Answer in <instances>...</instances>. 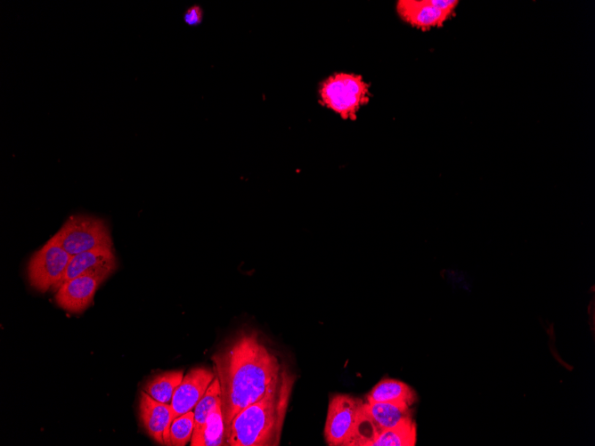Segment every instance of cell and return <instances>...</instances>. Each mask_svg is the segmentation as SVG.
I'll return each mask as SVG.
<instances>
[{"mask_svg":"<svg viewBox=\"0 0 595 446\" xmlns=\"http://www.w3.org/2000/svg\"><path fill=\"white\" fill-rule=\"evenodd\" d=\"M459 1L399 0L396 12L411 26L422 31L441 27L454 15Z\"/></svg>","mask_w":595,"mask_h":446,"instance_id":"7","label":"cell"},{"mask_svg":"<svg viewBox=\"0 0 595 446\" xmlns=\"http://www.w3.org/2000/svg\"><path fill=\"white\" fill-rule=\"evenodd\" d=\"M320 102L344 119H355L370 99L369 85L360 75L336 73L321 83Z\"/></svg>","mask_w":595,"mask_h":446,"instance_id":"3","label":"cell"},{"mask_svg":"<svg viewBox=\"0 0 595 446\" xmlns=\"http://www.w3.org/2000/svg\"><path fill=\"white\" fill-rule=\"evenodd\" d=\"M295 380L296 375L282 365L266 393L241 410L224 430L225 445H279Z\"/></svg>","mask_w":595,"mask_h":446,"instance_id":"2","label":"cell"},{"mask_svg":"<svg viewBox=\"0 0 595 446\" xmlns=\"http://www.w3.org/2000/svg\"><path fill=\"white\" fill-rule=\"evenodd\" d=\"M139 416L149 436L165 445L171 424L170 403L158 401L143 391L139 400Z\"/></svg>","mask_w":595,"mask_h":446,"instance_id":"11","label":"cell"},{"mask_svg":"<svg viewBox=\"0 0 595 446\" xmlns=\"http://www.w3.org/2000/svg\"><path fill=\"white\" fill-rule=\"evenodd\" d=\"M221 399V390L219 381L216 377L213 379L208 387L205 394L197 403L194 408V430L191 440L195 439L200 433L206 419L216 405V401Z\"/></svg>","mask_w":595,"mask_h":446,"instance_id":"17","label":"cell"},{"mask_svg":"<svg viewBox=\"0 0 595 446\" xmlns=\"http://www.w3.org/2000/svg\"><path fill=\"white\" fill-rule=\"evenodd\" d=\"M71 256L55 233L29 262L27 272L30 286L43 293L53 288L62 279Z\"/></svg>","mask_w":595,"mask_h":446,"instance_id":"5","label":"cell"},{"mask_svg":"<svg viewBox=\"0 0 595 446\" xmlns=\"http://www.w3.org/2000/svg\"><path fill=\"white\" fill-rule=\"evenodd\" d=\"M108 277L87 273L67 280L56 289L55 302L65 311L81 312L90 306L98 287Z\"/></svg>","mask_w":595,"mask_h":446,"instance_id":"9","label":"cell"},{"mask_svg":"<svg viewBox=\"0 0 595 446\" xmlns=\"http://www.w3.org/2000/svg\"><path fill=\"white\" fill-rule=\"evenodd\" d=\"M363 401L349 394L332 395L329 401L324 437L330 446L347 445Z\"/></svg>","mask_w":595,"mask_h":446,"instance_id":"6","label":"cell"},{"mask_svg":"<svg viewBox=\"0 0 595 446\" xmlns=\"http://www.w3.org/2000/svg\"><path fill=\"white\" fill-rule=\"evenodd\" d=\"M415 442L416 426L411 418L382 431L371 446H413Z\"/></svg>","mask_w":595,"mask_h":446,"instance_id":"16","label":"cell"},{"mask_svg":"<svg viewBox=\"0 0 595 446\" xmlns=\"http://www.w3.org/2000/svg\"><path fill=\"white\" fill-rule=\"evenodd\" d=\"M194 430V410H190L170 424L165 445L184 446L192 439Z\"/></svg>","mask_w":595,"mask_h":446,"instance_id":"18","label":"cell"},{"mask_svg":"<svg viewBox=\"0 0 595 446\" xmlns=\"http://www.w3.org/2000/svg\"><path fill=\"white\" fill-rule=\"evenodd\" d=\"M215 377V371L205 367L192 368L183 376L170 402L171 423L175 418L194 410Z\"/></svg>","mask_w":595,"mask_h":446,"instance_id":"8","label":"cell"},{"mask_svg":"<svg viewBox=\"0 0 595 446\" xmlns=\"http://www.w3.org/2000/svg\"><path fill=\"white\" fill-rule=\"evenodd\" d=\"M361 412L371 424L377 436L412 418L410 406L403 403L363 401Z\"/></svg>","mask_w":595,"mask_h":446,"instance_id":"12","label":"cell"},{"mask_svg":"<svg viewBox=\"0 0 595 446\" xmlns=\"http://www.w3.org/2000/svg\"><path fill=\"white\" fill-rule=\"evenodd\" d=\"M62 247L71 255L96 248H112L106 222L88 215H70L57 232Z\"/></svg>","mask_w":595,"mask_h":446,"instance_id":"4","label":"cell"},{"mask_svg":"<svg viewBox=\"0 0 595 446\" xmlns=\"http://www.w3.org/2000/svg\"><path fill=\"white\" fill-rule=\"evenodd\" d=\"M117 268V260L112 248H96L71 256L61 281L53 288L56 290L63 282L82 274H104L110 276Z\"/></svg>","mask_w":595,"mask_h":446,"instance_id":"10","label":"cell"},{"mask_svg":"<svg viewBox=\"0 0 595 446\" xmlns=\"http://www.w3.org/2000/svg\"><path fill=\"white\" fill-rule=\"evenodd\" d=\"M192 446L225 445L224 425L223 419L221 399L209 412L199 435L191 440Z\"/></svg>","mask_w":595,"mask_h":446,"instance_id":"14","label":"cell"},{"mask_svg":"<svg viewBox=\"0 0 595 446\" xmlns=\"http://www.w3.org/2000/svg\"><path fill=\"white\" fill-rule=\"evenodd\" d=\"M219 381L224 430L277 380L282 365L254 329H240L212 356Z\"/></svg>","mask_w":595,"mask_h":446,"instance_id":"1","label":"cell"},{"mask_svg":"<svg viewBox=\"0 0 595 446\" xmlns=\"http://www.w3.org/2000/svg\"><path fill=\"white\" fill-rule=\"evenodd\" d=\"M204 12L199 4L188 7L183 14V21L189 26H198L202 22Z\"/></svg>","mask_w":595,"mask_h":446,"instance_id":"19","label":"cell"},{"mask_svg":"<svg viewBox=\"0 0 595 446\" xmlns=\"http://www.w3.org/2000/svg\"><path fill=\"white\" fill-rule=\"evenodd\" d=\"M415 393L405 383L395 379H383L367 395L368 402L403 403L411 406Z\"/></svg>","mask_w":595,"mask_h":446,"instance_id":"13","label":"cell"},{"mask_svg":"<svg viewBox=\"0 0 595 446\" xmlns=\"http://www.w3.org/2000/svg\"><path fill=\"white\" fill-rule=\"evenodd\" d=\"M183 377V370H169L157 374L146 382L143 391L158 401L170 403Z\"/></svg>","mask_w":595,"mask_h":446,"instance_id":"15","label":"cell"}]
</instances>
